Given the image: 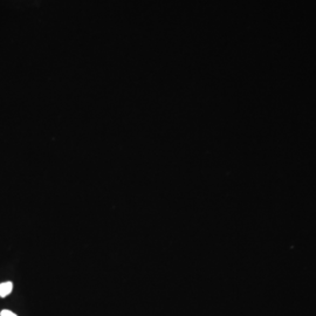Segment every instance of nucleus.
Instances as JSON below:
<instances>
[{"mask_svg": "<svg viewBox=\"0 0 316 316\" xmlns=\"http://www.w3.org/2000/svg\"><path fill=\"white\" fill-rule=\"evenodd\" d=\"M12 289H13V283L9 282V281L0 283V296L5 298V296H7L12 292Z\"/></svg>", "mask_w": 316, "mask_h": 316, "instance_id": "nucleus-1", "label": "nucleus"}, {"mask_svg": "<svg viewBox=\"0 0 316 316\" xmlns=\"http://www.w3.org/2000/svg\"><path fill=\"white\" fill-rule=\"evenodd\" d=\"M0 316H18V315H15L14 313L4 309V311H1V313H0Z\"/></svg>", "mask_w": 316, "mask_h": 316, "instance_id": "nucleus-2", "label": "nucleus"}]
</instances>
